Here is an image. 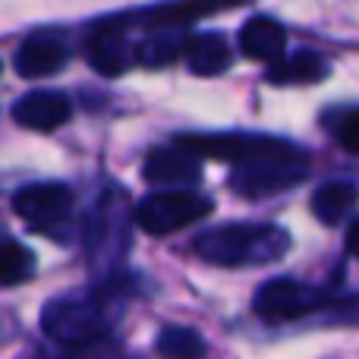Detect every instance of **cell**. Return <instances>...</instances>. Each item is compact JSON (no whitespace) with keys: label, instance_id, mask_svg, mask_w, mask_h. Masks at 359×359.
<instances>
[{"label":"cell","instance_id":"1","mask_svg":"<svg viewBox=\"0 0 359 359\" xmlns=\"http://www.w3.org/2000/svg\"><path fill=\"white\" fill-rule=\"evenodd\" d=\"M130 297V278H107L88 293L50 299L41 309V331L63 347H88L111 334Z\"/></svg>","mask_w":359,"mask_h":359},{"label":"cell","instance_id":"2","mask_svg":"<svg viewBox=\"0 0 359 359\" xmlns=\"http://www.w3.org/2000/svg\"><path fill=\"white\" fill-rule=\"evenodd\" d=\"M196 255L217 268H259L290 252V233L278 224H221L208 227L192 243Z\"/></svg>","mask_w":359,"mask_h":359},{"label":"cell","instance_id":"3","mask_svg":"<svg viewBox=\"0 0 359 359\" xmlns=\"http://www.w3.org/2000/svg\"><path fill=\"white\" fill-rule=\"evenodd\" d=\"M174 145L192 151L196 158H215L233 168L265 161V158H306L299 145L262 133H183L174 139Z\"/></svg>","mask_w":359,"mask_h":359},{"label":"cell","instance_id":"4","mask_svg":"<svg viewBox=\"0 0 359 359\" xmlns=\"http://www.w3.org/2000/svg\"><path fill=\"white\" fill-rule=\"evenodd\" d=\"M82 243L92 265H111L130 246V208L117 186H107L104 196L92 205L82 224Z\"/></svg>","mask_w":359,"mask_h":359},{"label":"cell","instance_id":"5","mask_svg":"<svg viewBox=\"0 0 359 359\" xmlns=\"http://www.w3.org/2000/svg\"><path fill=\"white\" fill-rule=\"evenodd\" d=\"M211 211H215V202L205 192L164 189V192H151L136 205V224L151 236H168L189 227V224H198Z\"/></svg>","mask_w":359,"mask_h":359},{"label":"cell","instance_id":"6","mask_svg":"<svg viewBox=\"0 0 359 359\" xmlns=\"http://www.w3.org/2000/svg\"><path fill=\"white\" fill-rule=\"evenodd\" d=\"M334 293L322 290V287L303 284L297 278H271L259 287L252 299V309L265 322H299L316 312H325Z\"/></svg>","mask_w":359,"mask_h":359},{"label":"cell","instance_id":"7","mask_svg":"<svg viewBox=\"0 0 359 359\" xmlns=\"http://www.w3.org/2000/svg\"><path fill=\"white\" fill-rule=\"evenodd\" d=\"M73 189L67 183H29L16 189L13 211L29 227L63 240V227H69V221H73Z\"/></svg>","mask_w":359,"mask_h":359},{"label":"cell","instance_id":"8","mask_svg":"<svg viewBox=\"0 0 359 359\" xmlns=\"http://www.w3.org/2000/svg\"><path fill=\"white\" fill-rule=\"evenodd\" d=\"M252 4V0H164L155 6H142V10H130V13H117V16H107L114 25L133 32V29H189L192 22L205 16H215V13L233 10V6Z\"/></svg>","mask_w":359,"mask_h":359},{"label":"cell","instance_id":"9","mask_svg":"<svg viewBox=\"0 0 359 359\" xmlns=\"http://www.w3.org/2000/svg\"><path fill=\"white\" fill-rule=\"evenodd\" d=\"M309 177L303 158H265V161L240 164L230 174V189L243 198H268L278 192H290Z\"/></svg>","mask_w":359,"mask_h":359},{"label":"cell","instance_id":"10","mask_svg":"<svg viewBox=\"0 0 359 359\" xmlns=\"http://www.w3.org/2000/svg\"><path fill=\"white\" fill-rule=\"evenodd\" d=\"M86 60L104 76H123L136 67V41L111 19H98L86 35Z\"/></svg>","mask_w":359,"mask_h":359},{"label":"cell","instance_id":"11","mask_svg":"<svg viewBox=\"0 0 359 359\" xmlns=\"http://www.w3.org/2000/svg\"><path fill=\"white\" fill-rule=\"evenodd\" d=\"M69 63V44L63 41L60 32L38 29L19 41L13 54V69L22 79H44V76L60 73Z\"/></svg>","mask_w":359,"mask_h":359},{"label":"cell","instance_id":"12","mask_svg":"<svg viewBox=\"0 0 359 359\" xmlns=\"http://www.w3.org/2000/svg\"><path fill=\"white\" fill-rule=\"evenodd\" d=\"M142 177L151 186H170V189H189L202 180V164L192 151L170 145V149H155L142 164Z\"/></svg>","mask_w":359,"mask_h":359},{"label":"cell","instance_id":"13","mask_svg":"<svg viewBox=\"0 0 359 359\" xmlns=\"http://www.w3.org/2000/svg\"><path fill=\"white\" fill-rule=\"evenodd\" d=\"M13 120L25 130L35 133H54L73 117V104L63 92H29L22 98H16V104L10 107Z\"/></svg>","mask_w":359,"mask_h":359},{"label":"cell","instance_id":"14","mask_svg":"<svg viewBox=\"0 0 359 359\" xmlns=\"http://www.w3.org/2000/svg\"><path fill=\"white\" fill-rule=\"evenodd\" d=\"M287 48V29L271 16H252L240 29V50L249 60L278 63Z\"/></svg>","mask_w":359,"mask_h":359},{"label":"cell","instance_id":"15","mask_svg":"<svg viewBox=\"0 0 359 359\" xmlns=\"http://www.w3.org/2000/svg\"><path fill=\"white\" fill-rule=\"evenodd\" d=\"M189 29H151L136 41V67L161 69L170 67L177 57H186L189 48Z\"/></svg>","mask_w":359,"mask_h":359},{"label":"cell","instance_id":"16","mask_svg":"<svg viewBox=\"0 0 359 359\" xmlns=\"http://www.w3.org/2000/svg\"><path fill=\"white\" fill-rule=\"evenodd\" d=\"M186 67L196 76H221L224 69L233 63V50H230L227 38L217 32H196L186 48Z\"/></svg>","mask_w":359,"mask_h":359},{"label":"cell","instance_id":"17","mask_svg":"<svg viewBox=\"0 0 359 359\" xmlns=\"http://www.w3.org/2000/svg\"><path fill=\"white\" fill-rule=\"evenodd\" d=\"M331 73L328 60H325L318 50H297L290 57H280L278 63H271L268 69V82L271 86H312V82H322Z\"/></svg>","mask_w":359,"mask_h":359},{"label":"cell","instance_id":"18","mask_svg":"<svg viewBox=\"0 0 359 359\" xmlns=\"http://www.w3.org/2000/svg\"><path fill=\"white\" fill-rule=\"evenodd\" d=\"M359 202V192L353 183H344V180H331V183L318 186L312 192V215L318 217L322 224L334 227L341 224L344 217H350V211L356 208Z\"/></svg>","mask_w":359,"mask_h":359},{"label":"cell","instance_id":"19","mask_svg":"<svg viewBox=\"0 0 359 359\" xmlns=\"http://www.w3.org/2000/svg\"><path fill=\"white\" fill-rule=\"evenodd\" d=\"M155 350L161 359H202L208 353V344L198 331L183 328V325H168L158 334Z\"/></svg>","mask_w":359,"mask_h":359},{"label":"cell","instance_id":"20","mask_svg":"<svg viewBox=\"0 0 359 359\" xmlns=\"http://www.w3.org/2000/svg\"><path fill=\"white\" fill-rule=\"evenodd\" d=\"M32 274H35V255H32V249L10 236L4 243V259H0V280H4V287L22 284Z\"/></svg>","mask_w":359,"mask_h":359},{"label":"cell","instance_id":"21","mask_svg":"<svg viewBox=\"0 0 359 359\" xmlns=\"http://www.w3.org/2000/svg\"><path fill=\"white\" fill-rule=\"evenodd\" d=\"M325 126L331 130V136L337 139L344 151L350 155H359V104H350V107H337L325 117Z\"/></svg>","mask_w":359,"mask_h":359},{"label":"cell","instance_id":"22","mask_svg":"<svg viewBox=\"0 0 359 359\" xmlns=\"http://www.w3.org/2000/svg\"><path fill=\"white\" fill-rule=\"evenodd\" d=\"M325 318L331 322H347V325H359V293H341V297H331Z\"/></svg>","mask_w":359,"mask_h":359},{"label":"cell","instance_id":"23","mask_svg":"<svg viewBox=\"0 0 359 359\" xmlns=\"http://www.w3.org/2000/svg\"><path fill=\"white\" fill-rule=\"evenodd\" d=\"M344 246H347V252L353 255V259H359V215L350 221L347 227V240H344Z\"/></svg>","mask_w":359,"mask_h":359}]
</instances>
